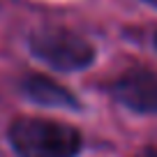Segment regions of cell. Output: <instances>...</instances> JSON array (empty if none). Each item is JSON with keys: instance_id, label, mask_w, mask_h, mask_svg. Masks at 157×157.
Wrapping results in <instances>:
<instances>
[{"instance_id": "6da1fadb", "label": "cell", "mask_w": 157, "mask_h": 157, "mask_svg": "<svg viewBox=\"0 0 157 157\" xmlns=\"http://www.w3.org/2000/svg\"><path fill=\"white\" fill-rule=\"evenodd\" d=\"M7 141L19 157H76L83 139L72 125L49 118H16L7 129Z\"/></svg>"}, {"instance_id": "7a4b0ae2", "label": "cell", "mask_w": 157, "mask_h": 157, "mask_svg": "<svg viewBox=\"0 0 157 157\" xmlns=\"http://www.w3.org/2000/svg\"><path fill=\"white\" fill-rule=\"evenodd\" d=\"M30 53L60 72L86 69L95 60V46L67 28H44L30 35Z\"/></svg>"}, {"instance_id": "3957f363", "label": "cell", "mask_w": 157, "mask_h": 157, "mask_svg": "<svg viewBox=\"0 0 157 157\" xmlns=\"http://www.w3.org/2000/svg\"><path fill=\"white\" fill-rule=\"evenodd\" d=\"M118 104L134 113H157V74L148 69H129L111 86Z\"/></svg>"}, {"instance_id": "277c9868", "label": "cell", "mask_w": 157, "mask_h": 157, "mask_svg": "<svg viewBox=\"0 0 157 157\" xmlns=\"http://www.w3.org/2000/svg\"><path fill=\"white\" fill-rule=\"evenodd\" d=\"M21 90L28 99H33L35 104H42V106L69 109V111L81 109V102L72 90L44 74H28L21 81Z\"/></svg>"}, {"instance_id": "5b68a950", "label": "cell", "mask_w": 157, "mask_h": 157, "mask_svg": "<svg viewBox=\"0 0 157 157\" xmlns=\"http://www.w3.org/2000/svg\"><path fill=\"white\" fill-rule=\"evenodd\" d=\"M136 157H157V148H152V146H150V148H143Z\"/></svg>"}, {"instance_id": "8992f818", "label": "cell", "mask_w": 157, "mask_h": 157, "mask_svg": "<svg viewBox=\"0 0 157 157\" xmlns=\"http://www.w3.org/2000/svg\"><path fill=\"white\" fill-rule=\"evenodd\" d=\"M143 2H148V5H152V7H157V0H143Z\"/></svg>"}, {"instance_id": "52a82bcc", "label": "cell", "mask_w": 157, "mask_h": 157, "mask_svg": "<svg viewBox=\"0 0 157 157\" xmlns=\"http://www.w3.org/2000/svg\"><path fill=\"white\" fill-rule=\"evenodd\" d=\"M152 44H155V49H157V33H155V37H152Z\"/></svg>"}]
</instances>
